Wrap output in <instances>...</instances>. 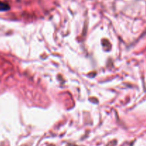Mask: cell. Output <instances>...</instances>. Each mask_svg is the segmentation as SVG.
I'll list each match as a JSON object with an SVG mask.
<instances>
[{
    "label": "cell",
    "mask_w": 146,
    "mask_h": 146,
    "mask_svg": "<svg viewBox=\"0 0 146 146\" xmlns=\"http://www.w3.org/2000/svg\"><path fill=\"white\" fill-rule=\"evenodd\" d=\"M10 7L8 5V4L5 2L0 1V11H5L9 9Z\"/></svg>",
    "instance_id": "6da1fadb"
}]
</instances>
